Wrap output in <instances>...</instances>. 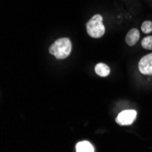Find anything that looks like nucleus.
<instances>
[{
  "instance_id": "1",
  "label": "nucleus",
  "mask_w": 152,
  "mask_h": 152,
  "mask_svg": "<svg viewBox=\"0 0 152 152\" xmlns=\"http://www.w3.org/2000/svg\"><path fill=\"white\" fill-rule=\"evenodd\" d=\"M48 51L57 59H65L68 58L72 51L71 40L67 37H61L57 39L49 47Z\"/></svg>"
},
{
  "instance_id": "2",
  "label": "nucleus",
  "mask_w": 152,
  "mask_h": 152,
  "mask_svg": "<svg viewBox=\"0 0 152 152\" xmlns=\"http://www.w3.org/2000/svg\"><path fill=\"white\" fill-rule=\"evenodd\" d=\"M86 29L89 37L100 38L104 36L106 27L103 24V18L99 14L93 16L86 25Z\"/></svg>"
},
{
  "instance_id": "3",
  "label": "nucleus",
  "mask_w": 152,
  "mask_h": 152,
  "mask_svg": "<svg viewBox=\"0 0 152 152\" xmlns=\"http://www.w3.org/2000/svg\"><path fill=\"white\" fill-rule=\"evenodd\" d=\"M137 111L134 109H126L119 112L116 118V122L120 126H130L137 118Z\"/></svg>"
},
{
  "instance_id": "4",
  "label": "nucleus",
  "mask_w": 152,
  "mask_h": 152,
  "mask_svg": "<svg viewBox=\"0 0 152 152\" xmlns=\"http://www.w3.org/2000/svg\"><path fill=\"white\" fill-rule=\"evenodd\" d=\"M139 70L143 75H152V53L146 55L140 60Z\"/></svg>"
},
{
  "instance_id": "5",
  "label": "nucleus",
  "mask_w": 152,
  "mask_h": 152,
  "mask_svg": "<svg viewBox=\"0 0 152 152\" xmlns=\"http://www.w3.org/2000/svg\"><path fill=\"white\" fill-rule=\"evenodd\" d=\"M140 39V31L137 28L130 29L126 36V43L129 47H133Z\"/></svg>"
},
{
  "instance_id": "6",
  "label": "nucleus",
  "mask_w": 152,
  "mask_h": 152,
  "mask_svg": "<svg viewBox=\"0 0 152 152\" xmlns=\"http://www.w3.org/2000/svg\"><path fill=\"white\" fill-rule=\"evenodd\" d=\"M95 72L101 77H106L110 74V68L104 63H98L95 66Z\"/></svg>"
},
{
  "instance_id": "7",
  "label": "nucleus",
  "mask_w": 152,
  "mask_h": 152,
  "mask_svg": "<svg viewBox=\"0 0 152 152\" xmlns=\"http://www.w3.org/2000/svg\"><path fill=\"white\" fill-rule=\"evenodd\" d=\"M76 151L77 152H94V147L93 145L87 140H83L80 142H77L76 145Z\"/></svg>"
},
{
  "instance_id": "8",
  "label": "nucleus",
  "mask_w": 152,
  "mask_h": 152,
  "mask_svg": "<svg viewBox=\"0 0 152 152\" xmlns=\"http://www.w3.org/2000/svg\"><path fill=\"white\" fill-rule=\"evenodd\" d=\"M141 46L145 49L152 50V36L145 37L141 41Z\"/></svg>"
},
{
  "instance_id": "9",
  "label": "nucleus",
  "mask_w": 152,
  "mask_h": 152,
  "mask_svg": "<svg viewBox=\"0 0 152 152\" xmlns=\"http://www.w3.org/2000/svg\"><path fill=\"white\" fill-rule=\"evenodd\" d=\"M141 30L145 34H148L152 32V22L151 21H144L141 25Z\"/></svg>"
}]
</instances>
